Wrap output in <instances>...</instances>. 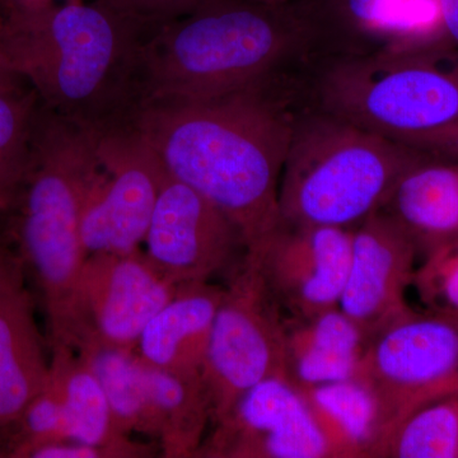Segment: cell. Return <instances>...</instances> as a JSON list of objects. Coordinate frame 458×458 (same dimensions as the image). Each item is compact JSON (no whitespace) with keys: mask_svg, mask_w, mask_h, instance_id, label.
<instances>
[{"mask_svg":"<svg viewBox=\"0 0 458 458\" xmlns=\"http://www.w3.org/2000/svg\"><path fill=\"white\" fill-rule=\"evenodd\" d=\"M293 78L200 101L156 102L134 129L165 171L212 201L242 232L247 251L278 225L280 177L292 140Z\"/></svg>","mask_w":458,"mask_h":458,"instance_id":"1","label":"cell"},{"mask_svg":"<svg viewBox=\"0 0 458 458\" xmlns=\"http://www.w3.org/2000/svg\"><path fill=\"white\" fill-rule=\"evenodd\" d=\"M156 32L92 0L0 14V56L65 122L105 135L147 105V44Z\"/></svg>","mask_w":458,"mask_h":458,"instance_id":"2","label":"cell"},{"mask_svg":"<svg viewBox=\"0 0 458 458\" xmlns=\"http://www.w3.org/2000/svg\"><path fill=\"white\" fill-rule=\"evenodd\" d=\"M306 65L311 38L293 3L203 0L148 42L147 105L221 98Z\"/></svg>","mask_w":458,"mask_h":458,"instance_id":"3","label":"cell"},{"mask_svg":"<svg viewBox=\"0 0 458 458\" xmlns=\"http://www.w3.org/2000/svg\"><path fill=\"white\" fill-rule=\"evenodd\" d=\"M98 141L41 105L25 171L0 214L40 292L51 348L77 343V286L89 256L81 218L101 172Z\"/></svg>","mask_w":458,"mask_h":458,"instance_id":"4","label":"cell"},{"mask_svg":"<svg viewBox=\"0 0 458 458\" xmlns=\"http://www.w3.org/2000/svg\"><path fill=\"white\" fill-rule=\"evenodd\" d=\"M428 158L400 141L302 107L280 177L279 221L354 229L384 208L406 172Z\"/></svg>","mask_w":458,"mask_h":458,"instance_id":"5","label":"cell"},{"mask_svg":"<svg viewBox=\"0 0 458 458\" xmlns=\"http://www.w3.org/2000/svg\"><path fill=\"white\" fill-rule=\"evenodd\" d=\"M311 106L400 143L458 123V49L443 38L325 60L307 81Z\"/></svg>","mask_w":458,"mask_h":458,"instance_id":"6","label":"cell"},{"mask_svg":"<svg viewBox=\"0 0 458 458\" xmlns=\"http://www.w3.org/2000/svg\"><path fill=\"white\" fill-rule=\"evenodd\" d=\"M228 274L203 369L213 424L250 388L271 377L285 378V312L250 252Z\"/></svg>","mask_w":458,"mask_h":458,"instance_id":"7","label":"cell"},{"mask_svg":"<svg viewBox=\"0 0 458 458\" xmlns=\"http://www.w3.org/2000/svg\"><path fill=\"white\" fill-rule=\"evenodd\" d=\"M457 375L458 318L410 309L367 340L352 378L376 397L381 442L409 412L454 394Z\"/></svg>","mask_w":458,"mask_h":458,"instance_id":"8","label":"cell"},{"mask_svg":"<svg viewBox=\"0 0 458 458\" xmlns=\"http://www.w3.org/2000/svg\"><path fill=\"white\" fill-rule=\"evenodd\" d=\"M101 172L81 218L87 255L141 249L167 172L134 126L99 135Z\"/></svg>","mask_w":458,"mask_h":458,"instance_id":"9","label":"cell"},{"mask_svg":"<svg viewBox=\"0 0 458 458\" xmlns=\"http://www.w3.org/2000/svg\"><path fill=\"white\" fill-rule=\"evenodd\" d=\"M176 284L148 260L143 250L90 254L77 286V343L134 352L150 319L170 302Z\"/></svg>","mask_w":458,"mask_h":458,"instance_id":"10","label":"cell"},{"mask_svg":"<svg viewBox=\"0 0 458 458\" xmlns=\"http://www.w3.org/2000/svg\"><path fill=\"white\" fill-rule=\"evenodd\" d=\"M143 245L150 264L176 285L229 273L247 252L240 228L200 192L168 174Z\"/></svg>","mask_w":458,"mask_h":458,"instance_id":"11","label":"cell"},{"mask_svg":"<svg viewBox=\"0 0 458 458\" xmlns=\"http://www.w3.org/2000/svg\"><path fill=\"white\" fill-rule=\"evenodd\" d=\"M352 229L280 222L249 250L283 311L309 318L340 304L352 256Z\"/></svg>","mask_w":458,"mask_h":458,"instance_id":"12","label":"cell"},{"mask_svg":"<svg viewBox=\"0 0 458 458\" xmlns=\"http://www.w3.org/2000/svg\"><path fill=\"white\" fill-rule=\"evenodd\" d=\"M197 457L330 458L302 393L284 377L250 388L204 439Z\"/></svg>","mask_w":458,"mask_h":458,"instance_id":"13","label":"cell"},{"mask_svg":"<svg viewBox=\"0 0 458 458\" xmlns=\"http://www.w3.org/2000/svg\"><path fill=\"white\" fill-rule=\"evenodd\" d=\"M417 246L390 214L379 209L352 229V256L340 310L364 339L409 311Z\"/></svg>","mask_w":458,"mask_h":458,"instance_id":"14","label":"cell"},{"mask_svg":"<svg viewBox=\"0 0 458 458\" xmlns=\"http://www.w3.org/2000/svg\"><path fill=\"white\" fill-rule=\"evenodd\" d=\"M311 38L315 64L363 55L441 32L438 0H292Z\"/></svg>","mask_w":458,"mask_h":458,"instance_id":"15","label":"cell"},{"mask_svg":"<svg viewBox=\"0 0 458 458\" xmlns=\"http://www.w3.org/2000/svg\"><path fill=\"white\" fill-rule=\"evenodd\" d=\"M51 361V360H50ZM50 361L22 258L0 216V434L47 384Z\"/></svg>","mask_w":458,"mask_h":458,"instance_id":"16","label":"cell"},{"mask_svg":"<svg viewBox=\"0 0 458 458\" xmlns=\"http://www.w3.org/2000/svg\"><path fill=\"white\" fill-rule=\"evenodd\" d=\"M225 288L209 282L183 283L144 328L137 354L157 369L203 376L213 322Z\"/></svg>","mask_w":458,"mask_h":458,"instance_id":"17","label":"cell"},{"mask_svg":"<svg viewBox=\"0 0 458 458\" xmlns=\"http://www.w3.org/2000/svg\"><path fill=\"white\" fill-rule=\"evenodd\" d=\"M366 343L340 307L309 318L285 313V378L298 390L352 378Z\"/></svg>","mask_w":458,"mask_h":458,"instance_id":"18","label":"cell"},{"mask_svg":"<svg viewBox=\"0 0 458 458\" xmlns=\"http://www.w3.org/2000/svg\"><path fill=\"white\" fill-rule=\"evenodd\" d=\"M382 210L414 241L419 254L458 238V162L428 158L403 174Z\"/></svg>","mask_w":458,"mask_h":458,"instance_id":"19","label":"cell"},{"mask_svg":"<svg viewBox=\"0 0 458 458\" xmlns=\"http://www.w3.org/2000/svg\"><path fill=\"white\" fill-rule=\"evenodd\" d=\"M50 369L63 394L66 439L101 448L114 457H144L149 450L117 427L101 385L74 349L51 348Z\"/></svg>","mask_w":458,"mask_h":458,"instance_id":"20","label":"cell"},{"mask_svg":"<svg viewBox=\"0 0 458 458\" xmlns=\"http://www.w3.org/2000/svg\"><path fill=\"white\" fill-rule=\"evenodd\" d=\"M138 360L155 414L157 439L165 456L197 457L204 442L205 428L212 421L203 376L180 375L157 369L140 355Z\"/></svg>","mask_w":458,"mask_h":458,"instance_id":"21","label":"cell"},{"mask_svg":"<svg viewBox=\"0 0 458 458\" xmlns=\"http://www.w3.org/2000/svg\"><path fill=\"white\" fill-rule=\"evenodd\" d=\"M330 458H373L381 438L376 397L360 379L302 388Z\"/></svg>","mask_w":458,"mask_h":458,"instance_id":"22","label":"cell"},{"mask_svg":"<svg viewBox=\"0 0 458 458\" xmlns=\"http://www.w3.org/2000/svg\"><path fill=\"white\" fill-rule=\"evenodd\" d=\"M75 352L101 385L117 427L126 434H148L157 438L155 414L144 387L137 352L98 344H84Z\"/></svg>","mask_w":458,"mask_h":458,"instance_id":"23","label":"cell"},{"mask_svg":"<svg viewBox=\"0 0 458 458\" xmlns=\"http://www.w3.org/2000/svg\"><path fill=\"white\" fill-rule=\"evenodd\" d=\"M375 458H458V394L409 412L386 433Z\"/></svg>","mask_w":458,"mask_h":458,"instance_id":"24","label":"cell"},{"mask_svg":"<svg viewBox=\"0 0 458 458\" xmlns=\"http://www.w3.org/2000/svg\"><path fill=\"white\" fill-rule=\"evenodd\" d=\"M40 106L38 93L23 78L0 86V214L25 171Z\"/></svg>","mask_w":458,"mask_h":458,"instance_id":"25","label":"cell"},{"mask_svg":"<svg viewBox=\"0 0 458 458\" xmlns=\"http://www.w3.org/2000/svg\"><path fill=\"white\" fill-rule=\"evenodd\" d=\"M412 286L428 311L458 318V238L424 255Z\"/></svg>","mask_w":458,"mask_h":458,"instance_id":"26","label":"cell"},{"mask_svg":"<svg viewBox=\"0 0 458 458\" xmlns=\"http://www.w3.org/2000/svg\"><path fill=\"white\" fill-rule=\"evenodd\" d=\"M126 20L157 32L186 16L203 0H92Z\"/></svg>","mask_w":458,"mask_h":458,"instance_id":"27","label":"cell"},{"mask_svg":"<svg viewBox=\"0 0 458 458\" xmlns=\"http://www.w3.org/2000/svg\"><path fill=\"white\" fill-rule=\"evenodd\" d=\"M403 144L442 161L458 162V123L439 131L411 138Z\"/></svg>","mask_w":458,"mask_h":458,"instance_id":"28","label":"cell"},{"mask_svg":"<svg viewBox=\"0 0 458 458\" xmlns=\"http://www.w3.org/2000/svg\"><path fill=\"white\" fill-rule=\"evenodd\" d=\"M23 458H110L101 448L73 441L44 443L23 454Z\"/></svg>","mask_w":458,"mask_h":458,"instance_id":"29","label":"cell"},{"mask_svg":"<svg viewBox=\"0 0 458 458\" xmlns=\"http://www.w3.org/2000/svg\"><path fill=\"white\" fill-rule=\"evenodd\" d=\"M438 9L443 36L458 49V0H438Z\"/></svg>","mask_w":458,"mask_h":458,"instance_id":"30","label":"cell"},{"mask_svg":"<svg viewBox=\"0 0 458 458\" xmlns=\"http://www.w3.org/2000/svg\"><path fill=\"white\" fill-rule=\"evenodd\" d=\"M56 0H0L3 12L5 13H18V12H30L35 9L47 7Z\"/></svg>","mask_w":458,"mask_h":458,"instance_id":"31","label":"cell"},{"mask_svg":"<svg viewBox=\"0 0 458 458\" xmlns=\"http://www.w3.org/2000/svg\"><path fill=\"white\" fill-rule=\"evenodd\" d=\"M17 77H20V75L13 73V72H12L11 69L8 68L7 64H5V62L4 60H3V57L0 56V86L11 82V81H13L14 78Z\"/></svg>","mask_w":458,"mask_h":458,"instance_id":"32","label":"cell"},{"mask_svg":"<svg viewBox=\"0 0 458 458\" xmlns=\"http://www.w3.org/2000/svg\"><path fill=\"white\" fill-rule=\"evenodd\" d=\"M0 457H8L7 442H5L2 434H0Z\"/></svg>","mask_w":458,"mask_h":458,"instance_id":"33","label":"cell"},{"mask_svg":"<svg viewBox=\"0 0 458 458\" xmlns=\"http://www.w3.org/2000/svg\"><path fill=\"white\" fill-rule=\"evenodd\" d=\"M259 2L269 3V4H286V3H291L292 0H259Z\"/></svg>","mask_w":458,"mask_h":458,"instance_id":"34","label":"cell"},{"mask_svg":"<svg viewBox=\"0 0 458 458\" xmlns=\"http://www.w3.org/2000/svg\"><path fill=\"white\" fill-rule=\"evenodd\" d=\"M452 394H458V375L454 378V384H452Z\"/></svg>","mask_w":458,"mask_h":458,"instance_id":"35","label":"cell"}]
</instances>
